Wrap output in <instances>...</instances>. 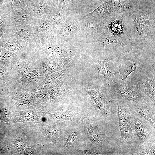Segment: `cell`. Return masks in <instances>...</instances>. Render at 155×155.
Here are the masks:
<instances>
[{"label":"cell","mask_w":155,"mask_h":155,"mask_svg":"<svg viewBox=\"0 0 155 155\" xmlns=\"http://www.w3.org/2000/svg\"><path fill=\"white\" fill-rule=\"evenodd\" d=\"M7 109L3 108L1 109V114L2 117L4 119H7L8 117V113Z\"/></svg>","instance_id":"cell-30"},{"label":"cell","mask_w":155,"mask_h":155,"mask_svg":"<svg viewBox=\"0 0 155 155\" xmlns=\"http://www.w3.org/2000/svg\"><path fill=\"white\" fill-rule=\"evenodd\" d=\"M44 50L49 56L54 57H72L75 55V51L67 41L57 38L54 35L49 36L44 46Z\"/></svg>","instance_id":"cell-7"},{"label":"cell","mask_w":155,"mask_h":155,"mask_svg":"<svg viewBox=\"0 0 155 155\" xmlns=\"http://www.w3.org/2000/svg\"><path fill=\"white\" fill-rule=\"evenodd\" d=\"M137 148L138 150L135 152V154L154 155L155 152V140L153 141H149L147 143Z\"/></svg>","instance_id":"cell-21"},{"label":"cell","mask_w":155,"mask_h":155,"mask_svg":"<svg viewBox=\"0 0 155 155\" xmlns=\"http://www.w3.org/2000/svg\"><path fill=\"white\" fill-rule=\"evenodd\" d=\"M7 15L6 12L0 14V30H3Z\"/></svg>","instance_id":"cell-28"},{"label":"cell","mask_w":155,"mask_h":155,"mask_svg":"<svg viewBox=\"0 0 155 155\" xmlns=\"http://www.w3.org/2000/svg\"><path fill=\"white\" fill-rule=\"evenodd\" d=\"M135 8L131 3L123 0H111L108 5L111 16L127 15Z\"/></svg>","instance_id":"cell-14"},{"label":"cell","mask_w":155,"mask_h":155,"mask_svg":"<svg viewBox=\"0 0 155 155\" xmlns=\"http://www.w3.org/2000/svg\"><path fill=\"white\" fill-rule=\"evenodd\" d=\"M130 124L133 136V144L137 147L147 143L154 136L155 130L152 128H155L131 108Z\"/></svg>","instance_id":"cell-4"},{"label":"cell","mask_w":155,"mask_h":155,"mask_svg":"<svg viewBox=\"0 0 155 155\" xmlns=\"http://www.w3.org/2000/svg\"><path fill=\"white\" fill-rule=\"evenodd\" d=\"M138 64L136 58L127 55L123 57L119 62L118 69L119 75L118 80L119 83L126 82L128 76L138 68Z\"/></svg>","instance_id":"cell-11"},{"label":"cell","mask_w":155,"mask_h":155,"mask_svg":"<svg viewBox=\"0 0 155 155\" xmlns=\"http://www.w3.org/2000/svg\"><path fill=\"white\" fill-rule=\"evenodd\" d=\"M88 126V131L90 139L94 143L101 142L103 135L100 132L97 126L92 123H90Z\"/></svg>","instance_id":"cell-20"},{"label":"cell","mask_w":155,"mask_h":155,"mask_svg":"<svg viewBox=\"0 0 155 155\" xmlns=\"http://www.w3.org/2000/svg\"><path fill=\"white\" fill-rule=\"evenodd\" d=\"M153 72L147 71L137 81L139 90L155 103V83Z\"/></svg>","instance_id":"cell-13"},{"label":"cell","mask_w":155,"mask_h":155,"mask_svg":"<svg viewBox=\"0 0 155 155\" xmlns=\"http://www.w3.org/2000/svg\"><path fill=\"white\" fill-rule=\"evenodd\" d=\"M0 60V80H3L5 79L7 74L6 66Z\"/></svg>","instance_id":"cell-27"},{"label":"cell","mask_w":155,"mask_h":155,"mask_svg":"<svg viewBox=\"0 0 155 155\" xmlns=\"http://www.w3.org/2000/svg\"><path fill=\"white\" fill-rule=\"evenodd\" d=\"M117 115L121 136L119 144H132L134 143L133 136L130 124L131 106L122 100L117 101Z\"/></svg>","instance_id":"cell-5"},{"label":"cell","mask_w":155,"mask_h":155,"mask_svg":"<svg viewBox=\"0 0 155 155\" xmlns=\"http://www.w3.org/2000/svg\"><path fill=\"white\" fill-rule=\"evenodd\" d=\"M131 107L155 128V103L150 99L147 98Z\"/></svg>","instance_id":"cell-12"},{"label":"cell","mask_w":155,"mask_h":155,"mask_svg":"<svg viewBox=\"0 0 155 155\" xmlns=\"http://www.w3.org/2000/svg\"><path fill=\"white\" fill-rule=\"evenodd\" d=\"M54 116L57 118H61L64 119L73 120V117L71 115L66 112H56L54 114Z\"/></svg>","instance_id":"cell-26"},{"label":"cell","mask_w":155,"mask_h":155,"mask_svg":"<svg viewBox=\"0 0 155 155\" xmlns=\"http://www.w3.org/2000/svg\"><path fill=\"white\" fill-rule=\"evenodd\" d=\"M111 0H107V1H108V3H109V2Z\"/></svg>","instance_id":"cell-33"},{"label":"cell","mask_w":155,"mask_h":155,"mask_svg":"<svg viewBox=\"0 0 155 155\" xmlns=\"http://www.w3.org/2000/svg\"><path fill=\"white\" fill-rule=\"evenodd\" d=\"M81 16L70 15L64 17L55 30L54 35L57 38L68 41L81 31Z\"/></svg>","instance_id":"cell-8"},{"label":"cell","mask_w":155,"mask_h":155,"mask_svg":"<svg viewBox=\"0 0 155 155\" xmlns=\"http://www.w3.org/2000/svg\"><path fill=\"white\" fill-rule=\"evenodd\" d=\"M4 33L2 30H0V39H1L3 34Z\"/></svg>","instance_id":"cell-32"},{"label":"cell","mask_w":155,"mask_h":155,"mask_svg":"<svg viewBox=\"0 0 155 155\" xmlns=\"http://www.w3.org/2000/svg\"><path fill=\"white\" fill-rule=\"evenodd\" d=\"M115 93L119 94L122 100L132 106L147 97L142 95L139 92L136 81L121 83H114L108 85Z\"/></svg>","instance_id":"cell-6"},{"label":"cell","mask_w":155,"mask_h":155,"mask_svg":"<svg viewBox=\"0 0 155 155\" xmlns=\"http://www.w3.org/2000/svg\"><path fill=\"white\" fill-rule=\"evenodd\" d=\"M16 32L17 35L24 40L28 39L31 36V30L26 26H22L18 27L16 30Z\"/></svg>","instance_id":"cell-25"},{"label":"cell","mask_w":155,"mask_h":155,"mask_svg":"<svg viewBox=\"0 0 155 155\" xmlns=\"http://www.w3.org/2000/svg\"><path fill=\"white\" fill-rule=\"evenodd\" d=\"M32 6L27 5L18 12L14 17V21L19 24L26 23L31 18L33 11Z\"/></svg>","instance_id":"cell-19"},{"label":"cell","mask_w":155,"mask_h":155,"mask_svg":"<svg viewBox=\"0 0 155 155\" xmlns=\"http://www.w3.org/2000/svg\"><path fill=\"white\" fill-rule=\"evenodd\" d=\"M104 33L112 37L116 44L122 47L124 53H128L135 44L132 39L127 15L111 16L106 19Z\"/></svg>","instance_id":"cell-2"},{"label":"cell","mask_w":155,"mask_h":155,"mask_svg":"<svg viewBox=\"0 0 155 155\" xmlns=\"http://www.w3.org/2000/svg\"><path fill=\"white\" fill-rule=\"evenodd\" d=\"M71 61V57H57L54 61L43 64V69L46 74H50L65 69Z\"/></svg>","instance_id":"cell-15"},{"label":"cell","mask_w":155,"mask_h":155,"mask_svg":"<svg viewBox=\"0 0 155 155\" xmlns=\"http://www.w3.org/2000/svg\"><path fill=\"white\" fill-rule=\"evenodd\" d=\"M114 58L102 55V57L94 61L93 63L96 78L100 82L106 85L113 83V80L115 76L119 72H112L107 65L108 62Z\"/></svg>","instance_id":"cell-9"},{"label":"cell","mask_w":155,"mask_h":155,"mask_svg":"<svg viewBox=\"0 0 155 155\" xmlns=\"http://www.w3.org/2000/svg\"><path fill=\"white\" fill-rule=\"evenodd\" d=\"M106 19L102 17L87 16L81 20V31L84 30L93 39L104 33Z\"/></svg>","instance_id":"cell-10"},{"label":"cell","mask_w":155,"mask_h":155,"mask_svg":"<svg viewBox=\"0 0 155 155\" xmlns=\"http://www.w3.org/2000/svg\"><path fill=\"white\" fill-rule=\"evenodd\" d=\"M65 69L56 72L52 75L47 76L40 86V89H48L56 86L63 82V73Z\"/></svg>","instance_id":"cell-17"},{"label":"cell","mask_w":155,"mask_h":155,"mask_svg":"<svg viewBox=\"0 0 155 155\" xmlns=\"http://www.w3.org/2000/svg\"><path fill=\"white\" fill-rule=\"evenodd\" d=\"M127 16L135 45L151 39L154 40V11L149 10L141 11L135 8Z\"/></svg>","instance_id":"cell-1"},{"label":"cell","mask_w":155,"mask_h":155,"mask_svg":"<svg viewBox=\"0 0 155 155\" xmlns=\"http://www.w3.org/2000/svg\"><path fill=\"white\" fill-rule=\"evenodd\" d=\"M94 42L97 43L99 46L104 47L111 43H115V40L104 33L100 36L93 39Z\"/></svg>","instance_id":"cell-23"},{"label":"cell","mask_w":155,"mask_h":155,"mask_svg":"<svg viewBox=\"0 0 155 155\" xmlns=\"http://www.w3.org/2000/svg\"><path fill=\"white\" fill-rule=\"evenodd\" d=\"M15 146L18 150H22L24 147L23 142L20 141H17L15 143Z\"/></svg>","instance_id":"cell-31"},{"label":"cell","mask_w":155,"mask_h":155,"mask_svg":"<svg viewBox=\"0 0 155 155\" xmlns=\"http://www.w3.org/2000/svg\"><path fill=\"white\" fill-rule=\"evenodd\" d=\"M108 3L106 0L91 12L82 14L81 16V17L82 18L90 16L102 17L105 19L108 18L111 15L108 9Z\"/></svg>","instance_id":"cell-18"},{"label":"cell","mask_w":155,"mask_h":155,"mask_svg":"<svg viewBox=\"0 0 155 155\" xmlns=\"http://www.w3.org/2000/svg\"><path fill=\"white\" fill-rule=\"evenodd\" d=\"M17 104L21 106H27L31 104V103L29 101L25 100H21L18 101Z\"/></svg>","instance_id":"cell-29"},{"label":"cell","mask_w":155,"mask_h":155,"mask_svg":"<svg viewBox=\"0 0 155 155\" xmlns=\"http://www.w3.org/2000/svg\"><path fill=\"white\" fill-rule=\"evenodd\" d=\"M86 90L90 95L91 103L96 110L104 116L110 114L115 102V92L108 85L101 86L89 84L86 86Z\"/></svg>","instance_id":"cell-3"},{"label":"cell","mask_w":155,"mask_h":155,"mask_svg":"<svg viewBox=\"0 0 155 155\" xmlns=\"http://www.w3.org/2000/svg\"><path fill=\"white\" fill-rule=\"evenodd\" d=\"M30 0H7V8L9 9H21Z\"/></svg>","instance_id":"cell-24"},{"label":"cell","mask_w":155,"mask_h":155,"mask_svg":"<svg viewBox=\"0 0 155 155\" xmlns=\"http://www.w3.org/2000/svg\"><path fill=\"white\" fill-rule=\"evenodd\" d=\"M32 6L33 12L37 18L44 14L53 12L59 8L52 0H36Z\"/></svg>","instance_id":"cell-16"},{"label":"cell","mask_w":155,"mask_h":155,"mask_svg":"<svg viewBox=\"0 0 155 155\" xmlns=\"http://www.w3.org/2000/svg\"><path fill=\"white\" fill-rule=\"evenodd\" d=\"M53 1L59 8H62L69 11L73 9L77 5L76 2L73 0H52Z\"/></svg>","instance_id":"cell-22"}]
</instances>
